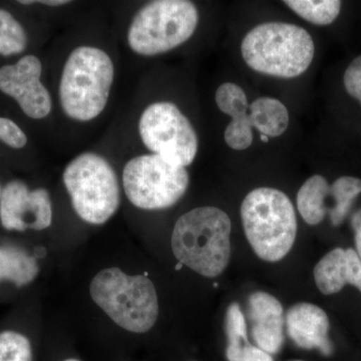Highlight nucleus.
Returning a JSON list of instances; mask_svg holds the SVG:
<instances>
[{
  "instance_id": "f257e3e1",
  "label": "nucleus",
  "mask_w": 361,
  "mask_h": 361,
  "mask_svg": "<svg viewBox=\"0 0 361 361\" xmlns=\"http://www.w3.org/2000/svg\"><path fill=\"white\" fill-rule=\"evenodd\" d=\"M231 220L216 207H198L180 216L172 234V249L182 265L202 276L217 277L231 256Z\"/></svg>"
},
{
  "instance_id": "f03ea898",
  "label": "nucleus",
  "mask_w": 361,
  "mask_h": 361,
  "mask_svg": "<svg viewBox=\"0 0 361 361\" xmlns=\"http://www.w3.org/2000/svg\"><path fill=\"white\" fill-rule=\"evenodd\" d=\"M115 78V66L99 47L80 45L66 59L61 82L59 102L71 120L90 122L108 104Z\"/></svg>"
},
{
  "instance_id": "7ed1b4c3",
  "label": "nucleus",
  "mask_w": 361,
  "mask_h": 361,
  "mask_svg": "<svg viewBox=\"0 0 361 361\" xmlns=\"http://www.w3.org/2000/svg\"><path fill=\"white\" fill-rule=\"evenodd\" d=\"M314 51V42L305 28L279 21L255 26L241 44L242 56L249 68L280 78L305 73Z\"/></svg>"
},
{
  "instance_id": "20e7f679",
  "label": "nucleus",
  "mask_w": 361,
  "mask_h": 361,
  "mask_svg": "<svg viewBox=\"0 0 361 361\" xmlns=\"http://www.w3.org/2000/svg\"><path fill=\"white\" fill-rule=\"evenodd\" d=\"M247 240L256 255L267 262L282 260L295 242L297 220L290 199L280 190L258 188L241 205Z\"/></svg>"
},
{
  "instance_id": "39448f33",
  "label": "nucleus",
  "mask_w": 361,
  "mask_h": 361,
  "mask_svg": "<svg viewBox=\"0 0 361 361\" xmlns=\"http://www.w3.org/2000/svg\"><path fill=\"white\" fill-rule=\"evenodd\" d=\"M90 293L94 302L128 331L145 334L158 319L156 288L144 275L130 276L118 268L102 270L92 279Z\"/></svg>"
},
{
  "instance_id": "423d86ee",
  "label": "nucleus",
  "mask_w": 361,
  "mask_h": 361,
  "mask_svg": "<svg viewBox=\"0 0 361 361\" xmlns=\"http://www.w3.org/2000/svg\"><path fill=\"white\" fill-rule=\"evenodd\" d=\"M63 180L75 213L85 222L104 224L118 211V176L103 156L87 152L75 157L63 171Z\"/></svg>"
},
{
  "instance_id": "0eeeda50",
  "label": "nucleus",
  "mask_w": 361,
  "mask_h": 361,
  "mask_svg": "<svg viewBox=\"0 0 361 361\" xmlns=\"http://www.w3.org/2000/svg\"><path fill=\"white\" fill-rule=\"evenodd\" d=\"M198 23V9L193 2L151 1L133 18L128 30V44L140 56H157L172 51L191 39Z\"/></svg>"
},
{
  "instance_id": "6e6552de",
  "label": "nucleus",
  "mask_w": 361,
  "mask_h": 361,
  "mask_svg": "<svg viewBox=\"0 0 361 361\" xmlns=\"http://www.w3.org/2000/svg\"><path fill=\"white\" fill-rule=\"evenodd\" d=\"M190 177L186 168L155 154L130 159L123 171V187L133 205L144 210L174 206L186 194Z\"/></svg>"
},
{
  "instance_id": "1a4fd4ad",
  "label": "nucleus",
  "mask_w": 361,
  "mask_h": 361,
  "mask_svg": "<svg viewBox=\"0 0 361 361\" xmlns=\"http://www.w3.org/2000/svg\"><path fill=\"white\" fill-rule=\"evenodd\" d=\"M139 134L152 154L175 165L188 167L198 153L196 130L171 102H157L147 106L140 118Z\"/></svg>"
},
{
  "instance_id": "9d476101",
  "label": "nucleus",
  "mask_w": 361,
  "mask_h": 361,
  "mask_svg": "<svg viewBox=\"0 0 361 361\" xmlns=\"http://www.w3.org/2000/svg\"><path fill=\"white\" fill-rule=\"evenodd\" d=\"M361 194V180L355 177L338 178L329 185L322 175H314L304 182L297 193V208L308 225L320 224L329 214L331 224L341 225Z\"/></svg>"
},
{
  "instance_id": "9b49d317",
  "label": "nucleus",
  "mask_w": 361,
  "mask_h": 361,
  "mask_svg": "<svg viewBox=\"0 0 361 361\" xmlns=\"http://www.w3.org/2000/svg\"><path fill=\"white\" fill-rule=\"evenodd\" d=\"M39 59L28 54L14 65L0 68V90L13 97L26 116L40 120L51 114V94L42 85Z\"/></svg>"
},
{
  "instance_id": "f8f14e48",
  "label": "nucleus",
  "mask_w": 361,
  "mask_h": 361,
  "mask_svg": "<svg viewBox=\"0 0 361 361\" xmlns=\"http://www.w3.org/2000/svg\"><path fill=\"white\" fill-rule=\"evenodd\" d=\"M0 221L7 230L42 231L51 225V197L45 189L30 191L21 180H11L2 190Z\"/></svg>"
},
{
  "instance_id": "ddd939ff",
  "label": "nucleus",
  "mask_w": 361,
  "mask_h": 361,
  "mask_svg": "<svg viewBox=\"0 0 361 361\" xmlns=\"http://www.w3.org/2000/svg\"><path fill=\"white\" fill-rule=\"evenodd\" d=\"M251 334L256 346L268 355H276L284 343L283 307L274 296L254 292L248 299Z\"/></svg>"
},
{
  "instance_id": "4468645a",
  "label": "nucleus",
  "mask_w": 361,
  "mask_h": 361,
  "mask_svg": "<svg viewBox=\"0 0 361 361\" xmlns=\"http://www.w3.org/2000/svg\"><path fill=\"white\" fill-rule=\"evenodd\" d=\"M285 323L289 337L298 348L318 349L326 356L334 353L329 337V316L322 308L314 304L297 303L287 311Z\"/></svg>"
},
{
  "instance_id": "2eb2a0df",
  "label": "nucleus",
  "mask_w": 361,
  "mask_h": 361,
  "mask_svg": "<svg viewBox=\"0 0 361 361\" xmlns=\"http://www.w3.org/2000/svg\"><path fill=\"white\" fill-rule=\"evenodd\" d=\"M316 286L324 295L338 293L350 284L361 292V260L353 248H336L315 266Z\"/></svg>"
},
{
  "instance_id": "dca6fc26",
  "label": "nucleus",
  "mask_w": 361,
  "mask_h": 361,
  "mask_svg": "<svg viewBox=\"0 0 361 361\" xmlns=\"http://www.w3.org/2000/svg\"><path fill=\"white\" fill-rule=\"evenodd\" d=\"M216 104L221 111L231 116V123L226 128V144L233 149H248L253 142V133L245 92L238 85L225 82L218 87L215 94Z\"/></svg>"
},
{
  "instance_id": "f3484780",
  "label": "nucleus",
  "mask_w": 361,
  "mask_h": 361,
  "mask_svg": "<svg viewBox=\"0 0 361 361\" xmlns=\"http://www.w3.org/2000/svg\"><path fill=\"white\" fill-rule=\"evenodd\" d=\"M225 330L228 361H274L272 356L248 341L245 317L238 303L230 304L226 312Z\"/></svg>"
},
{
  "instance_id": "a211bd4d",
  "label": "nucleus",
  "mask_w": 361,
  "mask_h": 361,
  "mask_svg": "<svg viewBox=\"0 0 361 361\" xmlns=\"http://www.w3.org/2000/svg\"><path fill=\"white\" fill-rule=\"evenodd\" d=\"M251 125L266 137H279L289 125V113L281 102L273 97H260L249 106Z\"/></svg>"
},
{
  "instance_id": "6ab92c4d",
  "label": "nucleus",
  "mask_w": 361,
  "mask_h": 361,
  "mask_svg": "<svg viewBox=\"0 0 361 361\" xmlns=\"http://www.w3.org/2000/svg\"><path fill=\"white\" fill-rule=\"evenodd\" d=\"M37 260L16 247L0 246V282L8 280L16 286L30 283L39 274Z\"/></svg>"
},
{
  "instance_id": "aec40b11",
  "label": "nucleus",
  "mask_w": 361,
  "mask_h": 361,
  "mask_svg": "<svg viewBox=\"0 0 361 361\" xmlns=\"http://www.w3.org/2000/svg\"><path fill=\"white\" fill-rule=\"evenodd\" d=\"M284 4L300 18L316 25H331L341 9L338 0H286Z\"/></svg>"
},
{
  "instance_id": "412c9836",
  "label": "nucleus",
  "mask_w": 361,
  "mask_h": 361,
  "mask_svg": "<svg viewBox=\"0 0 361 361\" xmlns=\"http://www.w3.org/2000/svg\"><path fill=\"white\" fill-rule=\"evenodd\" d=\"M27 47L25 28L13 14L0 9V56H8L23 52Z\"/></svg>"
},
{
  "instance_id": "4be33fe9",
  "label": "nucleus",
  "mask_w": 361,
  "mask_h": 361,
  "mask_svg": "<svg viewBox=\"0 0 361 361\" xmlns=\"http://www.w3.org/2000/svg\"><path fill=\"white\" fill-rule=\"evenodd\" d=\"M0 361H32L27 337L11 330L0 332Z\"/></svg>"
},
{
  "instance_id": "5701e85b",
  "label": "nucleus",
  "mask_w": 361,
  "mask_h": 361,
  "mask_svg": "<svg viewBox=\"0 0 361 361\" xmlns=\"http://www.w3.org/2000/svg\"><path fill=\"white\" fill-rule=\"evenodd\" d=\"M0 141L11 148L21 149L27 142V137L16 123L0 116Z\"/></svg>"
},
{
  "instance_id": "b1692460",
  "label": "nucleus",
  "mask_w": 361,
  "mask_h": 361,
  "mask_svg": "<svg viewBox=\"0 0 361 361\" xmlns=\"http://www.w3.org/2000/svg\"><path fill=\"white\" fill-rule=\"evenodd\" d=\"M343 82L349 96L357 99L361 104V56L353 59L346 68Z\"/></svg>"
},
{
  "instance_id": "393cba45",
  "label": "nucleus",
  "mask_w": 361,
  "mask_h": 361,
  "mask_svg": "<svg viewBox=\"0 0 361 361\" xmlns=\"http://www.w3.org/2000/svg\"><path fill=\"white\" fill-rule=\"evenodd\" d=\"M350 223L353 232H355L356 252L361 260V209L353 213V215L351 216Z\"/></svg>"
},
{
  "instance_id": "a878e982",
  "label": "nucleus",
  "mask_w": 361,
  "mask_h": 361,
  "mask_svg": "<svg viewBox=\"0 0 361 361\" xmlns=\"http://www.w3.org/2000/svg\"><path fill=\"white\" fill-rule=\"evenodd\" d=\"M39 2V4L49 6H65V4H70V1H66V0H45V1Z\"/></svg>"
},
{
  "instance_id": "bb28decb",
  "label": "nucleus",
  "mask_w": 361,
  "mask_h": 361,
  "mask_svg": "<svg viewBox=\"0 0 361 361\" xmlns=\"http://www.w3.org/2000/svg\"><path fill=\"white\" fill-rule=\"evenodd\" d=\"M261 140H262V142H267L268 137H266V135H261Z\"/></svg>"
},
{
  "instance_id": "cd10ccee",
  "label": "nucleus",
  "mask_w": 361,
  "mask_h": 361,
  "mask_svg": "<svg viewBox=\"0 0 361 361\" xmlns=\"http://www.w3.org/2000/svg\"><path fill=\"white\" fill-rule=\"evenodd\" d=\"M63 361H80V360H75V358H68V360H63Z\"/></svg>"
},
{
  "instance_id": "c85d7f7f",
  "label": "nucleus",
  "mask_w": 361,
  "mask_h": 361,
  "mask_svg": "<svg viewBox=\"0 0 361 361\" xmlns=\"http://www.w3.org/2000/svg\"><path fill=\"white\" fill-rule=\"evenodd\" d=\"M1 193H2L1 188H0V199H1Z\"/></svg>"
},
{
  "instance_id": "c756f323",
  "label": "nucleus",
  "mask_w": 361,
  "mask_h": 361,
  "mask_svg": "<svg viewBox=\"0 0 361 361\" xmlns=\"http://www.w3.org/2000/svg\"><path fill=\"white\" fill-rule=\"evenodd\" d=\"M293 361H302V360H293Z\"/></svg>"
}]
</instances>
